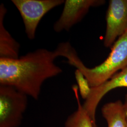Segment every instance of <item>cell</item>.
<instances>
[{
  "label": "cell",
  "mask_w": 127,
  "mask_h": 127,
  "mask_svg": "<svg viewBox=\"0 0 127 127\" xmlns=\"http://www.w3.org/2000/svg\"><path fill=\"white\" fill-rule=\"evenodd\" d=\"M59 57L57 48L53 51L39 49L17 59H0V85L13 87L37 100L43 82L63 71L55 64Z\"/></svg>",
  "instance_id": "obj_1"
},
{
  "label": "cell",
  "mask_w": 127,
  "mask_h": 127,
  "mask_svg": "<svg viewBox=\"0 0 127 127\" xmlns=\"http://www.w3.org/2000/svg\"><path fill=\"white\" fill-rule=\"evenodd\" d=\"M60 47L61 57L66 58L67 63L83 74L91 88L99 86L127 67V30L115 42L107 59L93 68L84 65L70 43L62 42Z\"/></svg>",
  "instance_id": "obj_2"
},
{
  "label": "cell",
  "mask_w": 127,
  "mask_h": 127,
  "mask_svg": "<svg viewBox=\"0 0 127 127\" xmlns=\"http://www.w3.org/2000/svg\"><path fill=\"white\" fill-rule=\"evenodd\" d=\"M27 95L13 87L0 85V127H18L28 104Z\"/></svg>",
  "instance_id": "obj_3"
},
{
  "label": "cell",
  "mask_w": 127,
  "mask_h": 127,
  "mask_svg": "<svg viewBox=\"0 0 127 127\" xmlns=\"http://www.w3.org/2000/svg\"><path fill=\"white\" fill-rule=\"evenodd\" d=\"M64 0H12L23 19L25 32L29 39L35 37L37 28L44 15L64 3Z\"/></svg>",
  "instance_id": "obj_4"
},
{
  "label": "cell",
  "mask_w": 127,
  "mask_h": 127,
  "mask_svg": "<svg viewBox=\"0 0 127 127\" xmlns=\"http://www.w3.org/2000/svg\"><path fill=\"white\" fill-rule=\"evenodd\" d=\"M106 22L104 45L109 48L127 30V0H109Z\"/></svg>",
  "instance_id": "obj_5"
},
{
  "label": "cell",
  "mask_w": 127,
  "mask_h": 127,
  "mask_svg": "<svg viewBox=\"0 0 127 127\" xmlns=\"http://www.w3.org/2000/svg\"><path fill=\"white\" fill-rule=\"evenodd\" d=\"M103 0H66L59 19L55 23L53 29L57 32L68 31L81 21L91 7L104 4Z\"/></svg>",
  "instance_id": "obj_6"
},
{
  "label": "cell",
  "mask_w": 127,
  "mask_h": 127,
  "mask_svg": "<svg viewBox=\"0 0 127 127\" xmlns=\"http://www.w3.org/2000/svg\"><path fill=\"white\" fill-rule=\"evenodd\" d=\"M127 88V67L117 73L98 86L91 88V93L82 106L95 125V114L98 105L103 97L114 89Z\"/></svg>",
  "instance_id": "obj_7"
},
{
  "label": "cell",
  "mask_w": 127,
  "mask_h": 127,
  "mask_svg": "<svg viewBox=\"0 0 127 127\" xmlns=\"http://www.w3.org/2000/svg\"><path fill=\"white\" fill-rule=\"evenodd\" d=\"M4 5H0V59H14L19 58L20 44L5 27L4 19L7 13Z\"/></svg>",
  "instance_id": "obj_8"
},
{
  "label": "cell",
  "mask_w": 127,
  "mask_h": 127,
  "mask_svg": "<svg viewBox=\"0 0 127 127\" xmlns=\"http://www.w3.org/2000/svg\"><path fill=\"white\" fill-rule=\"evenodd\" d=\"M102 113L108 127H127L124 104L121 100L104 104L102 108Z\"/></svg>",
  "instance_id": "obj_9"
},
{
  "label": "cell",
  "mask_w": 127,
  "mask_h": 127,
  "mask_svg": "<svg viewBox=\"0 0 127 127\" xmlns=\"http://www.w3.org/2000/svg\"><path fill=\"white\" fill-rule=\"evenodd\" d=\"M73 90L77 100L78 107L73 114L67 118L64 127H95L90 115L81 104L77 86H73Z\"/></svg>",
  "instance_id": "obj_10"
},
{
  "label": "cell",
  "mask_w": 127,
  "mask_h": 127,
  "mask_svg": "<svg viewBox=\"0 0 127 127\" xmlns=\"http://www.w3.org/2000/svg\"><path fill=\"white\" fill-rule=\"evenodd\" d=\"M77 87L82 98L86 100L91 93V87L86 78L79 70L76 69L75 72Z\"/></svg>",
  "instance_id": "obj_11"
},
{
  "label": "cell",
  "mask_w": 127,
  "mask_h": 127,
  "mask_svg": "<svg viewBox=\"0 0 127 127\" xmlns=\"http://www.w3.org/2000/svg\"><path fill=\"white\" fill-rule=\"evenodd\" d=\"M124 104V108H125V113H126V119L127 121V94L125 95V101Z\"/></svg>",
  "instance_id": "obj_12"
}]
</instances>
